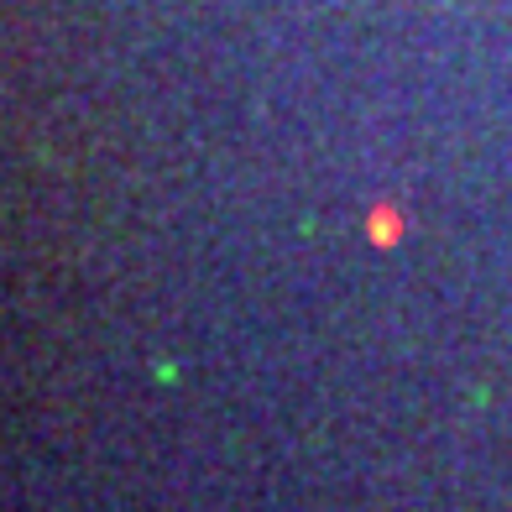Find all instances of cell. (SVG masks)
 Listing matches in <instances>:
<instances>
[{"label":"cell","mask_w":512,"mask_h":512,"mask_svg":"<svg viewBox=\"0 0 512 512\" xmlns=\"http://www.w3.org/2000/svg\"><path fill=\"white\" fill-rule=\"evenodd\" d=\"M366 236H371V246H398V241H403V209H392V204H371V215H366Z\"/></svg>","instance_id":"1"}]
</instances>
